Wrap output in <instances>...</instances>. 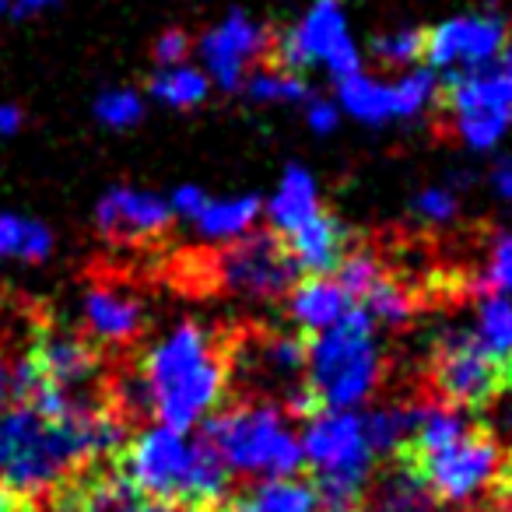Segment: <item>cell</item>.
Here are the masks:
<instances>
[{
    "label": "cell",
    "instance_id": "32",
    "mask_svg": "<svg viewBox=\"0 0 512 512\" xmlns=\"http://www.w3.org/2000/svg\"><path fill=\"white\" fill-rule=\"evenodd\" d=\"M358 309L369 316L376 330L379 327L393 330V327H404V323L414 316V299H411V292H407L404 285H397V281H390L383 274V278L372 285V292L358 302Z\"/></svg>",
    "mask_w": 512,
    "mask_h": 512
},
{
    "label": "cell",
    "instance_id": "41",
    "mask_svg": "<svg viewBox=\"0 0 512 512\" xmlns=\"http://www.w3.org/2000/svg\"><path fill=\"white\" fill-rule=\"evenodd\" d=\"M169 211H172V218H183V221H193L200 214V207L207 204V193L200 190V186H193V183H183V186H176V190L169 193Z\"/></svg>",
    "mask_w": 512,
    "mask_h": 512
},
{
    "label": "cell",
    "instance_id": "7",
    "mask_svg": "<svg viewBox=\"0 0 512 512\" xmlns=\"http://www.w3.org/2000/svg\"><path fill=\"white\" fill-rule=\"evenodd\" d=\"M278 60L295 74L327 71L337 81L362 71V50L351 36L344 0H309L278 39Z\"/></svg>",
    "mask_w": 512,
    "mask_h": 512
},
{
    "label": "cell",
    "instance_id": "43",
    "mask_svg": "<svg viewBox=\"0 0 512 512\" xmlns=\"http://www.w3.org/2000/svg\"><path fill=\"white\" fill-rule=\"evenodd\" d=\"M64 0H11L8 11L18 18H39V15H50V11H57Z\"/></svg>",
    "mask_w": 512,
    "mask_h": 512
},
{
    "label": "cell",
    "instance_id": "35",
    "mask_svg": "<svg viewBox=\"0 0 512 512\" xmlns=\"http://www.w3.org/2000/svg\"><path fill=\"white\" fill-rule=\"evenodd\" d=\"M95 120L106 130H130L144 120V95L137 88H106L95 99Z\"/></svg>",
    "mask_w": 512,
    "mask_h": 512
},
{
    "label": "cell",
    "instance_id": "12",
    "mask_svg": "<svg viewBox=\"0 0 512 512\" xmlns=\"http://www.w3.org/2000/svg\"><path fill=\"white\" fill-rule=\"evenodd\" d=\"M432 383L442 404L449 407H481L502 390V369L470 341L463 327L442 330L432 355Z\"/></svg>",
    "mask_w": 512,
    "mask_h": 512
},
{
    "label": "cell",
    "instance_id": "28",
    "mask_svg": "<svg viewBox=\"0 0 512 512\" xmlns=\"http://www.w3.org/2000/svg\"><path fill=\"white\" fill-rule=\"evenodd\" d=\"M144 502L120 474L92 477L60 502V512H141Z\"/></svg>",
    "mask_w": 512,
    "mask_h": 512
},
{
    "label": "cell",
    "instance_id": "50",
    "mask_svg": "<svg viewBox=\"0 0 512 512\" xmlns=\"http://www.w3.org/2000/svg\"><path fill=\"white\" fill-rule=\"evenodd\" d=\"M505 512H512V509H505Z\"/></svg>",
    "mask_w": 512,
    "mask_h": 512
},
{
    "label": "cell",
    "instance_id": "15",
    "mask_svg": "<svg viewBox=\"0 0 512 512\" xmlns=\"http://www.w3.org/2000/svg\"><path fill=\"white\" fill-rule=\"evenodd\" d=\"M81 323H85L88 337L106 348H123L130 344L144 327V306L134 292L120 285L99 281L85 292L81 299Z\"/></svg>",
    "mask_w": 512,
    "mask_h": 512
},
{
    "label": "cell",
    "instance_id": "23",
    "mask_svg": "<svg viewBox=\"0 0 512 512\" xmlns=\"http://www.w3.org/2000/svg\"><path fill=\"white\" fill-rule=\"evenodd\" d=\"M337 109L351 120L365 123V127H386V123H397L393 116V92L390 81L376 78V74H351V78L337 81Z\"/></svg>",
    "mask_w": 512,
    "mask_h": 512
},
{
    "label": "cell",
    "instance_id": "44",
    "mask_svg": "<svg viewBox=\"0 0 512 512\" xmlns=\"http://www.w3.org/2000/svg\"><path fill=\"white\" fill-rule=\"evenodd\" d=\"M22 109L18 106H11V102H0V141L4 137H11V134H18L22 130Z\"/></svg>",
    "mask_w": 512,
    "mask_h": 512
},
{
    "label": "cell",
    "instance_id": "39",
    "mask_svg": "<svg viewBox=\"0 0 512 512\" xmlns=\"http://www.w3.org/2000/svg\"><path fill=\"white\" fill-rule=\"evenodd\" d=\"M155 60L158 67H176L190 60V36L179 29H169L155 39Z\"/></svg>",
    "mask_w": 512,
    "mask_h": 512
},
{
    "label": "cell",
    "instance_id": "10",
    "mask_svg": "<svg viewBox=\"0 0 512 512\" xmlns=\"http://www.w3.org/2000/svg\"><path fill=\"white\" fill-rule=\"evenodd\" d=\"M446 109L453 134L470 151L498 148L512 127V99L498 81L495 64L484 71L456 74L446 88Z\"/></svg>",
    "mask_w": 512,
    "mask_h": 512
},
{
    "label": "cell",
    "instance_id": "49",
    "mask_svg": "<svg viewBox=\"0 0 512 512\" xmlns=\"http://www.w3.org/2000/svg\"><path fill=\"white\" fill-rule=\"evenodd\" d=\"M4 11H8V0H0V15H4Z\"/></svg>",
    "mask_w": 512,
    "mask_h": 512
},
{
    "label": "cell",
    "instance_id": "18",
    "mask_svg": "<svg viewBox=\"0 0 512 512\" xmlns=\"http://www.w3.org/2000/svg\"><path fill=\"white\" fill-rule=\"evenodd\" d=\"M320 200V183L306 165H288L285 176L278 179L274 193L264 200V218L274 228V235H292L302 225H309L313 218L323 214Z\"/></svg>",
    "mask_w": 512,
    "mask_h": 512
},
{
    "label": "cell",
    "instance_id": "26",
    "mask_svg": "<svg viewBox=\"0 0 512 512\" xmlns=\"http://www.w3.org/2000/svg\"><path fill=\"white\" fill-rule=\"evenodd\" d=\"M470 418L460 411V407H449L442 400H428V404H418V418H414V435H411V449L414 456H428L435 449L453 446L456 439L470 432Z\"/></svg>",
    "mask_w": 512,
    "mask_h": 512
},
{
    "label": "cell",
    "instance_id": "29",
    "mask_svg": "<svg viewBox=\"0 0 512 512\" xmlns=\"http://www.w3.org/2000/svg\"><path fill=\"white\" fill-rule=\"evenodd\" d=\"M148 95L169 109H197L211 95V81L200 71V64H176V67H158L151 74Z\"/></svg>",
    "mask_w": 512,
    "mask_h": 512
},
{
    "label": "cell",
    "instance_id": "14",
    "mask_svg": "<svg viewBox=\"0 0 512 512\" xmlns=\"http://www.w3.org/2000/svg\"><path fill=\"white\" fill-rule=\"evenodd\" d=\"M172 225L169 200L158 197L141 186H113L95 204V228L102 239L120 242V246H137L165 235Z\"/></svg>",
    "mask_w": 512,
    "mask_h": 512
},
{
    "label": "cell",
    "instance_id": "25",
    "mask_svg": "<svg viewBox=\"0 0 512 512\" xmlns=\"http://www.w3.org/2000/svg\"><path fill=\"white\" fill-rule=\"evenodd\" d=\"M470 341L502 369L512 362V299L509 295H484L474 309Z\"/></svg>",
    "mask_w": 512,
    "mask_h": 512
},
{
    "label": "cell",
    "instance_id": "34",
    "mask_svg": "<svg viewBox=\"0 0 512 512\" xmlns=\"http://www.w3.org/2000/svg\"><path fill=\"white\" fill-rule=\"evenodd\" d=\"M306 348L299 334H274L260 344V372L281 383H292L306 372Z\"/></svg>",
    "mask_w": 512,
    "mask_h": 512
},
{
    "label": "cell",
    "instance_id": "42",
    "mask_svg": "<svg viewBox=\"0 0 512 512\" xmlns=\"http://www.w3.org/2000/svg\"><path fill=\"white\" fill-rule=\"evenodd\" d=\"M491 190H495V197L512 204V158H498L491 165Z\"/></svg>",
    "mask_w": 512,
    "mask_h": 512
},
{
    "label": "cell",
    "instance_id": "22",
    "mask_svg": "<svg viewBox=\"0 0 512 512\" xmlns=\"http://www.w3.org/2000/svg\"><path fill=\"white\" fill-rule=\"evenodd\" d=\"M53 246L57 239L46 221L0 207V264H46Z\"/></svg>",
    "mask_w": 512,
    "mask_h": 512
},
{
    "label": "cell",
    "instance_id": "11",
    "mask_svg": "<svg viewBox=\"0 0 512 512\" xmlns=\"http://www.w3.org/2000/svg\"><path fill=\"white\" fill-rule=\"evenodd\" d=\"M509 46V22L498 11H467L425 32V60L435 74H470L491 67Z\"/></svg>",
    "mask_w": 512,
    "mask_h": 512
},
{
    "label": "cell",
    "instance_id": "8",
    "mask_svg": "<svg viewBox=\"0 0 512 512\" xmlns=\"http://www.w3.org/2000/svg\"><path fill=\"white\" fill-rule=\"evenodd\" d=\"M502 463L505 456L495 435L481 432V428H470L453 446L421 456L418 474L425 477L435 502L470 505L495 488L498 477H502Z\"/></svg>",
    "mask_w": 512,
    "mask_h": 512
},
{
    "label": "cell",
    "instance_id": "2",
    "mask_svg": "<svg viewBox=\"0 0 512 512\" xmlns=\"http://www.w3.org/2000/svg\"><path fill=\"white\" fill-rule=\"evenodd\" d=\"M228 365L218 337L197 320H179L144 355L141 369L123 383V397L148 411L155 425L190 432L225 400Z\"/></svg>",
    "mask_w": 512,
    "mask_h": 512
},
{
    "label": "cell",
    "instance_id": "9",
    "mask_svg": "<svg viewBox=\"0 0 512 512\" xmlns=\"http://www.w3.org/2000/svg\"><path fill=\"white\" fill-rule=\"evenodd\" d=\"M295 271L285 239L274 232H253L232 242L218 260V281L228 295L246 302H274L292 292Z\"/></svg>",
    "mask_w": 512,
    "mask_h": 512
},
{
    "label": "cell",
    "instance_id": "21",
    "mask_svg": "<svg viewBox=\"0 0 512 512\" xmlns=\"http://www.w3.org/2000/svg\"><path fill=\"white\" fill-rule=\"evenodd\" d=\"M228 512H323L313 481L295 477H267L249 484L242 495L232 498Z\"/></svg>",
    "mask_w": 512,
    "mask_h": 512
},
{
    "label": "cell",
    "instance_id": "46",
    "mask_svg": "<svg viewBox=\"0 0 512 512\" xmlns=\"http://www.w3.org/2000/svg\"><path fill=\"white\" fill-rule=\"evenodd\" d=\"M15 400V390H11V362H4L0 358V411Z\"/></svg>",
    "mask_w": 512,
    "mask_h": 512
},
{
    "label": "cell",
    "instance_id": "3",
    "mask_svg": "<svg viewBox=\"0 0 512 512\" xmlns=\"http://www.w3.org/2000/svg\"><path fill=\"white\" fill-rule=\"evenodd\" d=\"M120 477L141 498L172 505H218L232 474L204 439L151 425L123 442Z\"/></svg>",
    "mask_w": 512,
    "mask_h": 512
},
{
    "label": "cell",
    "instance_id": "19",
    "mask_svg": "<svg viewBox=\"0 0 512 512\" xmlns=\"http://www.w3.org/2000/svg\"><path fill=\"white\" fill-rule=\"evenodd\" d=\"M288 299V320L302 330V334H323V330L337 327L344 316L355 309V302L341 292L334 278H306L295 281Z\"/></svg>",
    "mask_w": 512,
    "mask_h": 512
},
{
    "label": "cell",
    "instance_id": "45",
    "mask_svg": "<svg viewBox=\"0 0 512 512\" xmlns=\"http://www.w3.org/2000/svg\"><path fill=\"white\" fill-rule=\"evenodd\" d=\"M495 74H498V81H502V88L509 92V99H512V46H505V53L495 60Z\"/></svg>",
    "mask_w": 512,
    "mask_h": 512
},
{
    "label": "cell",
    "instance_id": "30",
    "mask_svg": "<svg viewBox=\"0 0 512 512\" xmlns=\"http://www.w3.org/2000/svg\"><path fill=\"white\" fill-rule=\"evenodd\" d=\"M414 418H418V404H386V407L365 411L362 421H365V435H369L372 453L393 456V453L411 449Z\"/></svg>",
    "mask_w": 512,
    "mask_h": 512
},
{
    "label": "cell",
    "instance_id": "27",
    "mask_svg": "<svg viewBox=\"0 0 512 512\" xmlns=\"http://www.w3.org/2000/svg\"><path fill=\"white\" fill-rule=\"evenodd\" d=\"M390 92H393V116H397V123L421 120V116L432 113L442 99L439 74H435L432 67H407V71H397L390 78Z\"/></svg>",
    "mask_w": 512,
    "mask_h": 512
},
{
    "label": "cell",
    "instance_id": "17",
    "mask_svg": "<svg viewBox=\"0 0 512 512\" xmlns=\"http://www.w3.org/2000/svg\"><path fill=\"white\" fill-rule=\"evenodd\" d=\"M288 256H292L295 271H306L309 278H330V271L341 267V260L351 253V232L330 214H320L299 232L285 239Z\"/></svg>",
    "mask_w": 512,
    "mask_h": 512
},
{
    "label": "cell",
    "instance_id": "20",
    "mask_svg": "<svg viewBox=\"0 0 512 512\" xmlns=\"http://www.w3.org/2000/svg\"><path fill=\"white\" fill-rule=\"evenodd\" d=\"M260 218H264V200L253 193H232V197H207V204L193 218V228L204 242L232 246L253 235Z\"/></svg>",
    "mask_w": 512,
    "mask_h": 512
},
{
    "label": "cell",
    "instance_id": "5",
    "mask_svg": "<svg viewBox=\"0 0 512 512\" xmlns=\"http://www.w3.org/2000/svg\"><path fill=\"white\" fill-rule=\"evenodd\" d=\"M383 383V348L372 320L351 309L306 348V386L323 411H362Z\"/></svg>",
    "mask_w": 512,
    "mask_h": 512
},
{
    "label": "cell",
    "instance_id": "4",
    "mask_svg": "<svg viewBox=\"0 0 512 512\" xmlns=\"http://www.w3.org/2000/svg\"><path fill=\"white\" fill-rule=\"evenodd\" d=\"M200 439L214 449L228 474L267 481V477H295L302 470L299 432L285 407L274 400L218 407L204 421Z\"/></svg>",
    "mask_w": 512,
    "mask_h": 512
},
{
    "label": "cell",
    "instance_id": "47",
    "mask_svg": "<svg viewBox=\"0 0 512 512\" xmlns=\"http://www.w3.org/2000/svg\"><path fill=\"white\" fill-rule=\"evenodd\" d=\"M141 512H186L183 505H172V502H151V505H144Z\"/></svg>",
    "mask_w": 512,
    "mask_h": 512
},
{
    "label": "cell",
    "instance_id": "16",
    "mask_svg": "<svg viewBox=\"0 0 512 512\" xmlns=\"http://www.w3.org/2000/svg\"><path fill=\"white\" fill-rule=\"evenodd\" d=\"M32 365L50 379L53 386L88 397V386L99 379V355L88 341L67 334V330H46L32 348Z\"/></svg>",
    "mask_w": 512,
    "mask_h": 512
},
{
    "label": "cell",
    "instance_id": "37",
    "mask_svg": "<svg viewBox=\"0 0 512 512\" xmlns=\"http://www.w3.org/2000/svg\"><path fill=\"white\" fill-rule=\"evenodd\" d=\"M334 274H337L334 281L341 285V292L358 306V302L372 292V285L383 278V267H379V260L372 253H348Z\"/></svg>",
    "mask_w": 512,
    "mask_h": 512
},
{
    "label": "cell",
    "instance_id": "13",
    "mask_svg": "<svg viewBox=\"0 0 512 512\" xmlns=\"http://www.w3.org/2000/svg\"><path fill=\"white\" fill-rule=\"evenodd\" d=\"M267 50H271V36L264 25L246 11H228L200 39V71L221 92H239L249 74L256 71V64L267 57Z\"/></svg>",
    "mask_w": 512,
    "mask_h": 512
},
{
    "label": "cell",
    "instance_id": "6",
    "mask_svg": "<svg viewBox=\"0 0 512 512\" xmlns=\"http://www.w3.org/2000/svg\"><path fill=\"white\" fill-rule=\"evenodd\" d=\"M302 467L313 470L323 512H355L369 495L376 460L362 411H316L299 432Z\"/></svg>",
    "mask_w": 512,
    "mask_h": 512
},
{
    "label": "cell",
    "instance_id": "24",
    "mask_svg": "<svg viewBox=\"0 0 512 512\" xmlns=\"http://www.w3.org/2000/svg\"><path fill=\"white\" fill-rule=\"evenodd\" d=\"M369 512H439L425 477L414 467H390L376 477L369 491Z\"/></svg>",
    "mask_w": 512,
    "mask_h": 512
},
{
    "label": "cell",
    "instance_id": "48",
    "mask_svg": "<svg viewBox=\"0 0 512 512\" xmlns=\"http://www.w3.org/2000/svg\"><path fill=\"white\" fill-rule=\"evenodd\" d=\"M505 502H509V509H512V474H509V481H505Z\"/></svg>",
    "mask_w": 512,
    "mask_h": 512
},
{
    "label": "cell",
    "instance_id": "36",
    "mask_svg": "<svg viewBox=\"0 0 512 512\" xmlns=\"http://www.w3.org/2000/svg\"><path fill=\"white\" fill-rule=\"evenodd\" d=\"M481 288L484 295H509L512 299V228L491 239L488 256H484Z\"/></svg>",
    "mask_w": 512,
    "mask_h": 512
},
{
    "label": "cell",
    "instance_id": "31",
    "mask_svg": "<svg viewBox=\"0 0 512 512\" xmlns=\"http://www.w3.org/2000/svg\"><path fill=\"white\" fill-rule=\"evenodd\" d=\"M246 95L264 106H295V102L309 99V85L302 74L288 71V67H256L246 78Z\"/></svg>",
    "mask_w": 512,
    "mask_h": 512
},
{
    "label": "cell",
    "instance_id": "1",
    "mask_svg": "<svg viewBox=\"0 0 512 512\" xmlns=\"http://www.w3.org/2000/svg\"><path fill=\"white\" fill-rule=\"evenodd\" d=\"M127 442L120 414L92 397L64 418H39L32 407L0 411V484L8 495L43 498L57 491L81 463L113 456Z\"/></svg>",
    "mask_w": 512,
    "mask_h": 512
},
{
    "label": "cell",
    "instance_id": "40",
    "mask_svg": "<svg viewBox=\"0 0 512 512\" xmlns=\"http://www.w3.org/2000/svg\"><path fill=\"white\" fill-rule=\"evenodd\" d=\"M306 123L316 134H334L337 123H341V109L334 99H320V95H309L306 99Z\"/></svg>",
    "mask_w": 512,
    "mask_h": 512
},
{
    "label": "cell",
    "instance_id": "38",
    "mask_svg": "<svg viewBox=\"0 0 512 512\" xmlns=\"http://www.w3.org/2000/svg\"><path fill=\"white\" fill-rule=\"evenodd\" d=\"M411 211L418 214L425 225H449V221L460 214V197H456L449 186H425V190L414 197Z\"/></svg>",
    "mask_w": 512,
    "mask_h": 512
},
{
    "label": "cell",
    "instance_id": "33",
    "mask_svg": "<svg viewBox=\"0 0 512 512\" xmlns=\"http://www.w3.org/2000/svg\"><path fill=\"white\" fill-rule=\"evenodd\" d=\"M369 50L376 64L390 67V71H407V67H418V60L425 57V32L414 25H400V29L379 32Z\"/></svg>",
    "mask_w": 512,
    "mask_h": 512
}]
</instances>
